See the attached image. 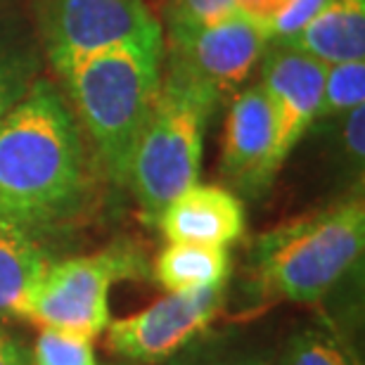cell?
Segmentation results:
<instances>
[{"label":"cell","mask_w":365,"mask_h":365,"mask_svg":"<svg viewBox=\"0 0 365 365\" xmlns=\"http://www.w3.org/2000/svg\"><path fill=\"white\" fill-rule=\"evenodd\" d=\"M0 365H34L31 354L7 332H0Z\"/></svg>","instance_id":"obj_23"},{"label":"cell","mask_w":365,"mask_h":365,"mask_svg":"<svg viewBox=\"0 0 365 365\" xmlns=\"http://www.w3.org/2000/svg\"><path fill=\"white\" fill-rule=\"evenodd\" d=\"M273 148V112L261 83L237 91L223 133L221 171L232 185L259 195L273 180L268 159Z\"/></svg>","instance_id":"obj_10"},{"label":"cell","mask_w":365,"mask_h":365,"mask_svg":"<svg viewBox=\"0 0 365 365\" xmlns=\"http://www.w3.org/2000/svg\"><path fill=\"white\" fill-rule=\"evenodd\" d=\"M363 197L351 195L254 240L252 287L268 302L316 304L361 264Z\"/></svg>","instance_id":"obj_3"},{"label":"cell","mask_w":365,"mask_h":365,"mask_svg":"<svg viewBox=\"0 0 365 365\" xmlns=\"http://www.w3.org/2000/svg\"><path fill=\"white\" fill-rule=\"evenodd\" d=\"M280 365H356V361L332 332L306 327L287 339Z\"/></svg>","instance_id":"obj_17"},{"label":"cell","mask_w":365,"mask_h":365,"mask_svg":"<svg viewBox=\"0 0 365 365\" xmlns=\"http://www.w3.org/2000/svg\"><path fill=\"white\" fill-rule=\"evenodd\" d=\"M83 192L81 130L64 95L36 78L0 123V221L43 230L74 214Z\"/></svg>","instance_id":"obj_1"},{"label":"cell","mask_w":365,"mask_h":365,"mask_svg":"<svg viewBox=\"0 0 365 365\" xmlns=\"http://www.w3.org/2000/svg\"><path fill=\"white\" fill-rule=\"evenodd\" d=\"M211 365H271L261 359H252V356H245V359H230V361H218V363H211Z\"/></svg>","instance_id":"obj_24"},{"label":"cell","mask_w":365,"mask_h":365,"mask_svg":"<svg viewBox=\"0 0 365 365\" xmlns=\"http://www.w3.org/2000/svg\"><path fill=\"white\" fill-rule=\"evenodd\" d=\"M330 0H287L275 17L266 24L268 41L273 46H282L292 36H297Z\"/></svg>","instance_id":"obj_21"},{"label":"cell","mask_w":365,"mask_h":365,"mask_svg":"<svg viewBox=\"0 0 365 365\" xmlns=\"http://www.w3.org/2000/svg\"><path fill=\"white\" fill-rule=\"evenodd\" d=\"M266 24L235 10L216 24L182 34H164V64L169 81L187 86L211 102L237 93L264 60Z\"/></svg>","instance_id":"obj_6"},{"label":"cell","mask_w":365,"mask_h":365,"mask_svg":"<svg viewBox=\"0 0 365 365\" xmlns=\"http://www.w3.org/2000/svg\"><path fill=\"white\" fill-rule=\"evenodd\" d=\"M38 78V53L17 31H0V123Z\"/></svg>","instance_id":"obj_15"},{"label":"cell","mask_w":365,"mask_h":365,"mask_svg":"<svg viewBox=\"0 0 365 365\" xmlns=\"http://www.w3.org/2000/svg\"><path fill=\"white\" fill-rule=\"evenodd\" d=\"M34 365H98L91 339L43 327L34 346Z\"/></svg>","instance_id":"obj_18"},{"label":"cell","mask_w":365,"mask_h":365,"mask_svg":"<svg viewBox=\"0 0 365 365\" xmlns=\"http://www.w3.org/2000/svg\"><path fill=\"white\" fill-rule=\"evenodd\" d=\"M41 38L55 71L100 50L164 41L145 0H41Z\"/></svg>","instance_id":"obj_7"},{"label":"cell","mask_w":365,"mask_h":365,"mask_svg":"<svg viewBox=\"0 0 365 365\" xmlns=\"http://www.w3.org/2000/svg\"><path fill=\"white\" fill-rule=\"evenodd\" d=\"M164 41L126 43L60 69L78 130L114 182H128L133 150L162 91Z\"/></svg>","instance_id":"obj_2"},{"label":"cell","mask_w":365,"mask_h":365,"mask_svg":"<svg viewBox=\"0 0 365 365\" xmlns=\"http://www.w3.org/2000/svg\"><path fill=\"white\" fill-rule=\"evenodd\" d=\"M282 46L299 50L325 67L365 60V0H330Z\"/></svg>","instance_id":"obj_12"},{"label":"cell","mask_w":365,"mask_h":365,"mask_svg":"<svg viewBox=\"0 0 365 365\" xmlns=\"http://www.w3.org/2000/svg\"><path fill=\"white\" fill-rule=\"evenodd\" d=\"M50 266L34 232L0 221V318H21Z\"/></svg>","instance_id":"obj_13"},{"label":"cell","mask_w":365,"mask_h":365,"mask_svg":"<svg viewBox=\"0 0 365 365\" xmlns=\"http://www.w3.org/2000/svg\"><path fill=\"white\" fill-rule=\"evenodd\" d=\"M237 10V0H169L164 7L166 34H182L216 24Z\"/></svg>","instance_id":"obj_19"},{"label":"cell","mask_w":365,"mask_h":365,"mask_svg":"<svg viewBox=\"0 0 365 365\" xmlns=\"http://www.w3.org/2000/svg\"><path fill=\"white\" fill-rule=\"evenodd\" d=\"M225 287L169 292L148 309L109 323V349L140 363H162L185 349L214 323Z\"/></svg>","instance_id":"obj_8"},{"label":"cell","mask_w":365,"mask_h":365,"mask_svg":"<svg viewBox=\"0 0 365 365\" xmlns=\"http://www.w3.org/2000/svg\"><path fill=\"white\" fill-rule=\"evenodd\" d=\"M145 271L143 254L128 242L57 261L29 297L21 318L93 341L109 325L112 284L143 277Z\"/></svg>","instance_id":"obj_5"},{"label":"cell","mask_w":365,"mask_h":365,"mask_svg":"<svg viewBox=\"0 0 365 365\" xmlns=\"http://www.w3.org/2000/svg\"><path fill=\"white\" fill-rule=\"evenodd\" d=\"M325 64L299 50L275 46L264 57L261 86L273 112V148L268 171L275 178L294 145L313 126L323 95Z\"/></svg>","instance_id":"obj_9"},{"label":"cell","mask_w":365,"mask_h":365,"mask_svg":"<svg viewBox=\"0 0 365 365\" xmlns=\"http://www.w3.org/2000/svg\"><path fill=\"white\" fill-rule=\"evenodd\" d=\"M216 102L162 76L155 112L133 150L128 182L140 211L157 223L166 204L200 178L202 145Z\"/></svg>","instance_id":"obj_4"},{"label":"cell","mask_w":365,"mask_h":365,"mask_svg":"<svg viewBox=\"0 0 365 365\" xmlns=\"http://www.w3.org/2000/svg\"><path fill=\"white\" fill-rule=\"evenodd\" d=\"M337 130V155L351 176H363L365 162V105L356 107L339 116Z\"/></svg>","instance_id":"obj_20"},{"label":"cell","mask_w":365,"mask_h":365,"mask_svg":"<svg viewBox=\"0 0 365 365\" xmlns=\"http://www.w3.org/2000/svg\"><path fill=\"white\" fill-rule=\"evenodd\" d=\"M284 3L287 0H237V10L245 12L247 17L261 21V24H268Z\"/></svg>","instance_id":"obj_22"},{"label":"cell","mask_w":365,"mask_h":365,"mask_svg":"<svg viewBox=\"0 0 365 365\" xmlns=\"http://www.w3.org/2000/svg\"><path fill=\"white\" fill-rule=\"evenodd\" d=\"M155 225L169 242L228 250L245 232V207L230 190L195 182L166 204Z\"/></svg>","instance_id":"obj_11"},{"label":"cell","mask_w":365,"mask_h":365,"mask_svg":"<svg viewBox=\"0 0 365 365\" xmlns=\"http://www.w3.org/2000/svg\"><path fill=\"white\" fill-rule=\"evenodd\" d=\"M230 254L223 247L169 242L155 261V277L169 292H197L225 287Z\"/></svg>","instance_id":"obj_14"},{"label":"cell","mask_w":365,"mask_h":365,"mask_svg":"<svg viewBox=\"0 0 365 365\" xmlns=\"http://www.w3.org/2000/svg\"><path fill=\"white\" fill-rule=\"evenodd\" d=\"M365 105V60L325 67L323 95L316 121H337L339 116Z\"/></svg>","instance_id":"obj_16"}]
</instances>
